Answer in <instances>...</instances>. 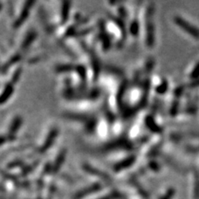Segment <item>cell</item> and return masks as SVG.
<instances>
[{
    "label": "cell",
    "mask_w": 199,
    "mask_h": 199,
    "mask_svg": "<svg viewBox=\"0 0 199 199\" xmlns=\"http://www.w3.org/2000/svg\"><path fill=\"white\" fill-rule=\"evenodd\" d=\"M189 77L191 79H197L199 77V61L197 62L192 68Z\"/></svg>",
    "instance_id": "cell-2"
},
{
    "label": "cell",
    "mask_w": 199,
    "mask_h": 199,
    "mask_svg": "<svg viewBox=\"0 0 199 199\" xmlns=\"http://www.w3.org/2000/svg\"><path fill=\"white\" fill-rule=\"evenodd\" d=\"M168 87V85L167 81H163L162 83L158 85L156 91L158 92V94H164V92L167 91Z\"/></svg>",
    "instance_id": "cell-3"
},
{
    "label": "cell",
    "mask_w": 199,
    "mask_h": 199,
    "mask_svg": "<svg viewBox=\"0 0 199 199\" xmlns=\"http://www.w3.org/2000/svg\"><path fill=\"white\" fill-rule=\"evenodd\" d=\"M2 9V5H1V3H0V10Z\"/></svg>",
    "instance_id": "cell-4"
},
{
    "label": "cell",
    "mask_w": 199,
    "mask_h": 199,
    "mask_svg": "<svg viewBox=\"0 0 199 199\" xmlns=\"http://www.w3.org/2000/svg\"><path fill=\"white\" fill-rule=\"evenodd\" d=\"M173 22L179 28L183 30V32H185L189 36L197 40L199 39V29L190 22L178 15L173 17Z\"/></svg>",
    "instance_id": "cell-1"
}]
</instances>
